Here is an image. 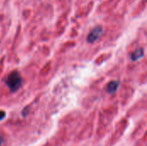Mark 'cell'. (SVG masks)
Here are the masks:
<instances>
[{"label":"cell","instance_id":"8992f818","mask_svg":"<svg viewBox=\"0 0 147 146\" xmlns=\"http://www.w3.org/2000/svg\"><path fill=\"white\" fill-rule=\"evenodd\" d=\"M6 117V113L3 110H0V121L3 120Z\"/></svg>","mask_w":147,"mask_h":146},{"label":"cell","instance_id":"277c9868","mask_svg":"<svg viewBox=\"0 0 147 146\" xmlns=\"http://www.w3.org/2000/svg\"><path fill=\"white\" fill-rule=\"evenodd\" d=\"M144 54H145V52H144V49L143 48H137L136 50H134L131 55H130V59L132 61H137L140 59H142L144 57Z\"/></svg>","mask_w":147,"mask_h":146},{"label":"cell","instance_id":"7a4b0ae2","mask_svg":"<svg viewBox=\"0 0 147 146\" xmlns=\"http://www.w3.org/2000/svg\"><path fill=\"white\" fill-rule=\"evenodd\" d=\"M103 34V28L100 25L96 26L88 34L87 36V42L90 44L95 43Z\"/></svg>","mask_w":147,"mask_h":146},{"label":"cell","instance_id":"6da1fadb","mask_svg":"<svg viewBox=\"0 0 147 146\" xmlns=\"http://www.w3.org/2000/svg\"><path fill=\"white\" fill-rule=\"evenodd\" d=\"M4 83L9 91L11 93H15L22 86V77L19 71L15 70L7 76Z\"/></svg>","mask_w":147,"mask_h":146},{"label":"cell","instance_id":"5b68a950","mask_svg":"<svg viewBox=\"0 0 147 146\" xmlns=\"http://www.w3.org/2000/svg\"><path fill=\"white\" fill-rule=\"evenodd\" d=\"M28 114H29V106H27V107H25V108L22 109V115L23 117H26Z\"/></svg>","mask_w":147,"mask_h":146},{"label":"cell","instance_id":"52a82bcc","mask_svg":"<svg viewBox=\"0 0 147 146\" xmlns=\"http://www.w3.org/2000/svg\"><path fill=\"white\" fill-rule=\"evenodd\" d=\"M4 142V139L3 137H0V146H2V145L3 144Z\"/></svg>","mask_w":147,"mask_h":146},{"label":"cell","instance_id":"3957f363","mask_svg":"<svg viewBox=\"0 0 147 146\" xmlns=\"http://www.w3.org/2000/svg\"><path fill=\"white\" fill-rule=\"evenodd\" d=\"M120 81L119 80H114V81H110L108 85H107V88H106V91L109 93V94H115L118 88L120 87Z\"/></svg>","mask_w":147,"mask_h":146}]
</instances>
